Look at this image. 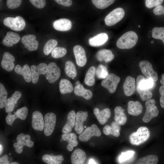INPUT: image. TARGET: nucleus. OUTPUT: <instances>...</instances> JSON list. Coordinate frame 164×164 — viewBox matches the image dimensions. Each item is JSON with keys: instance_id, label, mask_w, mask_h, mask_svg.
I'll list each match as a JSON object with an SVG mask.
<instances>
[{"instance_id": "57", "label": "nucleus", "mask_w": 164, "mask_h": 164, "mask_svg": "<svg viewBox=\"0 0 164 164\" xmlns=\"http://www.w3.org/2000/svg\"><path fill=\"white\" fill-rule=\"evenodd\" d=\"M160 82L161 84H162V85L164 86V79H161L160 80Z\"/></svg>"}, {"instance_id": "8", "label": "nucleus", "mask_w": 164, "mask_h": 164, "mask_svg": "<svg viewBox=\"0 0 164 164\" xmlns=\"http://www.w3.org/2000/svg\"><path fill=\"white\" fill-rule=\"evenodd\" d=\"M56 116L52 112L46 113L44 116V132L46 136L50 135L53 133L55 126Z\"/></svg>"}, {"instance_id": "32", "label": "nucleus", "mask_w": 164, "mask_h": 164, "mask_svg": "<svg viewBox=\"0 0 164 164\" xmlns=\"http://www.w3.org/2000/svg\"><path fill=\"white\" fill-rule=\"evenodd\" d=\"M61 137L63 140L68 142V144L67 149L69 151H72L73 149V147L76 146L78 145V142L77 139V136L74 133L63 134L62 135Z\"/></svg>"}, {"instance_id": "1", "label": "nucleus", "mask_w": 164, "mask_h": 164, "mask_svg": "<svg viewBox=\"0 0 164 164\" xmlns=\"http://www.w3.org/2000/svg\"><path fill=\"white\" fill-rule=\"evenodd\" d=\"M138 37L137 34L133 31H128L123 34L117 40L116 45L120 49H129L136 44Z\"/></svg>"}, {"instance_id": "15", "label": "nucleus", "mask_w": 164, "mask_h": 164, "mask_svg": "<svg viewBox=\"0 0 164 164\" xmlns=\"http://www.w3.org/2000/svg\"><path fill=\"white\" fill-rule=\"evenodd\" d=\"M36 36L34 34L26 35L21 39V41L25 47L29 51L36 50L38 46V42L36 39Z\"/></svg>"}, {"instance_id": "37", "label": "nucleus", "mask_w": 164, "mask_h": 164, "mask_svg": "<svg viewBox=\"0 0 164 164\" xmlns=\"http://www.w3.org/2000/svg\"><path fill=\"white\" fill-rule=\"evenodd\" d=\"M96 72V68L94 66L91 67L88 70L85 78L84 83L89 86H93L95 83L94 76Z\"/></svg>"}, {"instance_id": "25", "label": "nucleus", "mask_w": 164, "mask_h": 164, "mask_svg": "<svg viewBox=\"0 0 164 164\" xmlns=\"http://www.w3.org/2000/svg\"><path fill=\"white\" fill-rule=\"evenodd\" d=\"M76 114L74 111H70L67 115L66 123L62 128V132L63 134L70 133L75 123Z\"/></svg>"}, {"instance_id": "35", "label": "nucleus", "mask_w": 164, "mask_h": 164, "mask_svg": "<svg viewBox=\"0 0 164 164\" xmlns=\"http://www.w3.org/2000/svg\"><path fill=\"white\" fill-rule=\"evenodd\" d=\"M42 159L43 161L47 164H61L64 159L62 155H51L48 154L43 155Z\"/></svg>"}, {"instance_id": "22", "label": "nucleus", "mask_w": 164, "mask_h": 164, "mask_svg": "<svg viewBox=\"0 0 164 164\" xmlns=\"http://www.w3.org/2000/svg\"><path fill=\"white\" fill-rule=\"evenodd\" d=\"M54 28L59 31H67L72 27V24L69 19L62 18L55 21L53 24Z\"/></svg>"}, {"instance_id": "34", "label": "nucleus", "mask_w": 164, "mask_h": 164, "mask_svg": "<svg viewBox=\"0 0 164 164\" xmlns=\"http://www.w3.org/2000/svg\"><path fill=\"white\" fill-rule=\"evenodd\" d=\"M74 93L77 95L82 97L88 100L90 99L93 96V94L91 91L85 89L83 86L80 84L75 87Z\"/></svg>"}, {"instance_id": "51", "label": "nucleus", "mask_w": 164, "mask_h": 164, "mask_svg": "<svg viewBox=\"0 0 164 164\" xmlns=\"http://www.w3.org/2000/svg\"><path fill=\"white\" fill-rule=\"evenodd\" d=\"M153 12L156 15H164V6L161 5L157 6L153 9Z\"/></svg>"}, {"instance_id": "63", "label": "nucleus", "mask_w": 164, "mask_h": 164, "mask_svg": "<svg viewBox=\"0 0 164 164\" xmlns=\"http://www.w3.org/2000/svg\"><path fill=\"white\" fill-rule=\"evenodd\" d=\"M140 27H141V26H140V25H138V27L139 28H140Z\"/></svg>"}, {"instance_id": "13", "label": "nucleus", "mask_w": 164, "mask_h": 164, "mask_svg": "<svg viewBox=\"0 0 164 164\" xmlns=\"http://www.w3.org/2000/svg\"><path fill=\"white\" fill-rule=\"evenodd\" d=\"M47 65L43 63H39L37 66L32 65L31 66L32 72V81L33 84H36L40 75L46 74L47 70Z\"/></svg>"}, {"instance_id": "24", "label": "nucleus", "mask_w": 164, "mask_h": 164, "mask_svg": "<svg viewBox=\"0 0 164 164\" xmlns=\"http://www.w3.org/2000/svg\"><path fill=\"white\" fill-rule=\"evenodd\" d=\"M108 39L107 34L104 32L101 33L90 38L89 39V43L91 46H99L105 43Z\"/></svg>"}, {"instance_id": "38", "label": "nucleus", "mask_w": 164, "mask_h": 164, "mask_svg": "<svg viewBox=\"0 0 164 164\" xmlns=\"http://www.w3.org/2000/svg\"><path fill=\"white\" fill-rule=\"evenodd\" d=\"M65 72L68 77L73 79L77 75V71L75 66L73 62L67 61L65 63Z\"/></svg>"}, {"instance_id": "44", "label": "nucleus", "mask_w": 164, "mask_h": 164, "mask_svg": "<svg viewBox=\"0 0 164 164\" xmlns=\"http://www.w3.org/2000/svg\"><path fill=\"white\" fill-rule=\"evenodd\" d=\"M135 154V152L133 150L122 152L119 156V162L121 163L125 162L132 158Z\"/></svg>"}, {"instance_id": "39", "label": "nucleus", "mask_w": 164, "mask_h": 164, "mask_svg": "<svg viewBox=\"0 0 164 164\" xmlns=\"http://www.w3.org/2000/svg\"><path fill=\"white\" fill-rule=\"evenodd\" d=\"M158 157L155 155H149L141 157L135 164H157Z\"/></svg>"}, {"instance_id": "50", "label": "nucleus", "mask_w": 164, "mask_h": 164, "mask_svg": "<svg viewBox=\"0 0 164 164\" xmlns=\"http://www.w3.org/2000/svg\"><path fill=\"white\" fill-rule=\"evenodd\" d=\"M29 1L34 6L39 9L43 8L46 4L45 0H30Z\"/></svg>"}, {"instance_id": "5", "label": "nucleus", "mask_w": 164, "mask_h": 164, "mask_svg": "<svg viewBox=\"0 0 164 164\" xmlns=\"http://www.w3.org/2000/svg\"><path fill=\"white\" fill-rule=\"evenodd\" d=\"M30 136L29 135H25L21 133L16 137L17 142L13 144L15 151L18 154L21 153L24 146L31 147L33 146L34 142L30 140Z\"/></svg>"}, {"instance_id": "10", "label": "nucleus", "mask_w": 164, "mask_h": 164, "mask_svg": "<svg viewBox=\"0 0 164 164\" xmlns=\"http://www.w3.org/2000/svg\"><path fill=\"white\" fill-rule=\"evenodd\" d=\"M101 135V132L97 126L95 124L92 125L91 127H88L80 134L79 139L81 142H86L88 141L93 136L99 137Z\"/></svg>"}, {"instance_id": "46", "label": "nucleus", "mask_w": 164, "mask_h": 164, "mask_svg": "<svg viewBox=\"0 0 164 164\" xmlns=\"http://www.w3.org/2000/svg\"><path fill=\"white\" fill-rule=\"evenodd\" d=\"M67 53L66 48L63 47H56L51 52V56L55 58H58L64 56Z\"/></svg>"}, {"instance_id": "16", "label": "nucleus", "mask_w": 164, "mask_h": 164, "mask_svg": "<svg viewBox=\"0 0 164 164\" xmlns=\"http://www.w3.org/2000/svg\"><path fill=\"white\" fill-rule=\"evenodd\" d=\"M87 117V111H79L76 114L74 129L78 134H80L82 132L84 128L83 123L86 120Z\"/></svg>"}, {"instance_id": "28", "label": "nucleus", "mask_w": 164, "mask_h": 164, "mask_svg": "<svg viewBox=\"0 0 164 164\" xmlns=\"http://www.w3.org/2000/svg\"><path fill=\"white\" fill-rule=\"evenodd\" d=\"M142 106L139 101H130L128 102L127 110L130 115L138 116L142 113Z\"/></svg>"}, {"instance_id": "26", "label": "nucleus", "mask_w": 164, "mask_h": 164, "mask_svg": "<svg viewBox=\"0 0 164 164\" xmlns=\"http://www.w3.org/2000/svg\"><path fill=\"white\" fill-rule=\"evenodd\" d=\"M154 81L148 78L145 79L141 75L138 76L136 79V87L142 90H149L154 85Z\"/></svg>"}, {"instance_id": "56", "label": "nucleus", "mask_w": 164, "mask_h": 164, "mask_svg": "<svg viewBox=\"0 0 164 164\" xmlns=\"http://www.w3.org/2000/svg\"><path fill=\"white\" fill-rule=\"evenodd\" d=\"M3 150V147L2 145L1 144L0 145V155H1L2 153Z\"/></svg>"}, {"instance_id": "52", "label": "nucleus", "mask_w": 164, "mask_h": 164, "mask_svg": "<svg viewBox=\"0 0 164 164\" xmlns=\"http://www.w3.org/2000/svg\"><path fill=\"white\" fill-rule=\"evenodd\" d=\"M159 92L161 96L160 98V105L162 108H164V86L160 87Z\"/></svg>"}, {"instance_id": "55", "label": "nucleus", "mask_w": 164, "mask_h": 164, "mask_svg": "<svg viewBox=\"0 0 164 164\" xmlns=\"http://www.w3.org/2000/svg\"><path fill=\"white\" fill-rule=\"evenodd\" d=\"M89 164H97L92 159H91L89 161Z\"/></svg>"}, {"instance_id": "43", "label": "nucleus", "mask_w": 164, "mask_h": 164, "mask_svg": "<svg viewBox=\"0 0 164 164\" xmlns=\"http://www.w3.org/2000/svg\"><path fill=\"white\" fill-rule=\"evenodd\" d=\"M7 92L4 85L0 83V108L5 107L7 101Z\"/></svg>"}, {"instance_id": "61", "label": "nucleus", "mask_w": 164, "mask_h": 164, "mask_svg": "<svg viewBox=\"0 0 164 164\" xmlns=\"http://www.w3.org/2000/svg\"><path fill=\"white\" fill-rule=\"evenodd\" d=\"M84 128H87V126H84Z\"/></svg>"}, {"instance_id": "11", "label": "nucleus", "mask_w": 164, "mask_h": 164, "mask_svg": "<svg viewBox=\"0 0 164 164\" xmlns=\"http://www.w3.org/2000/svg\"><path fill=\"white\" fill-rule=\"evenodd\" d=\"M60 75V69L55 63L51 62L48 64L46 78L50 83H54L59 78Z\"/></svg>"}, {"instance_id": "47", "label": "nucleus", "mask_w": 164, "mask_h": 164, "mask_svg": "<svg viewBox=\"0 0 164 164\" xmlns=\"http://www.w3.org/2000/svg\"><path fill=\"white\" fill-rule=\"evenodd\" d=\"M136 89L142 101H147L152 97V94L149 90H142L137 87Z\"/></svg>"}, {"instance_id": "54", "label": "nucleus", "mask_w": 164, "mask_h": 164, "mask_svg": "<svg viewBox=\"0 0 164 164\" xmlns=\"http://www.w3.org/2000/svg\"><path fill=\"white\" fill-rule=\"evenodd\" d=\"M9 163L7 155H5L0 157V164H9Z\"/></svg>"}, {"instance_id": "40", "label": "nucleus", "mask_w": 164, "mask_h": 164, "mask_svg": "<svg viewBox=\"0 0 164 164\" xmlns=\"http://www.w3.org/2000/svg\"><path fill=\"white\" fill-rule=\"evenodd\" d=\"M58 44L57 41L55 39H50L48 40L45 44L43 48L44 54L48 55L52 52Z\"/></svg>"}, {"instance_id": "31", "label": "nucleus", "mask_w": 164, "mask_h": 164, "mask_svg": "<svg viewBox=\"0 0 164 164\" xmlns=\"http://www.w3.org/2000/svg\"><path fill=\"white\" fill-rule=\"evenodd\" d=\"M96 57L98 61L101 62L104 61L107 63L114 59V55L111 50L104 49L97 51Z\"/></svg>"}, {"instance_id": "14", "label": "nucleus", "mask_w": 164, "mask_h": 164, "mask_svg": "<svg viewBox=\"0 0 164 164\" xmlns=\"http://www.w3.org/2000/svg\"><path fill=\"white\" fill-rule=\"evenodd\" d=\"M73 51L77 64L79 66H84L86 63L87 57L84 48L79 45H76L73 48Z\"/></svg>"}, {"instance_id": "59", "label": "nucleus", "mask_w": 164, "mask_h": 164, "mask_svg": "<svg viewBox=\"0 0 164 164\" xmlns=\"http://www.w3.org/2000/svg\"><path fill=\"white\" fill-rule=\"evenodd\" d=\"M162 79H164V73H163L162 75Z\"/></svg>"}, {"instance_id": "27", "label": "nucleus", "mask_w": 164, "mask_h": 164, "mask_svg": "<svg viewBox=\"0 0 164 164\" xmlns=\"http://www.w3.org/2000/svg\"><path fill=\"white\" fill-rule=\"evenodd\" d=\"M87 156L85 152L80 149H76L71 156L72 164H83L86 159Z\"/></svg>"}, {"instance_id": "4", "label": "nucleus", "mask_w": 164, "mask_h": 164, "mask_svg": "<svg viewBox=\"0 0 164 164\" xmlns=\"http://www.w3.org/2000/svg\"><path fill=\"white\" fill-rule=\"evenodd\" d=\"M3 23L6 26L17 31L23 30L26 26L24 19L19 16H17L15 18L7 17L4 19Z\"/></svg>"}, {"instance_id": "21", "label": "nucleus", "mask_w": 164, "mask_h": 164, "mask_svg": "<svg viewBox=\"0 0 164 164\" xmlns=\"http://www.w3.org/2000/svg\"><path fill=\"white\" fill-rule=\"evenodd\" d=\"M135 80L134 77L131 76L126 77L123 86L125 95L130 96L134 93L135 90Z\"/></svg>"}, {"instance_id": "53", "label": "nucleus", "mask_w": 164, "mask_h": 164, "mask_svg": "<svg viewBox=\"0 0 164 164\" xmlns=\"http://www.w3.org/2000/svg\"><path fill=\"white\" fill-rule=\"evenodd\" d=\"M55 1L60 5L66 7H69L72 4L70 0H55Z\"/></svg>"}, {"instance_id": "62", "label": "nucleus", "mask_w": 164, "mask_h": 164, "mask_svg": "<svg viewBox=\"0 0 164 164\" xmlns=\"http://www.w3.org/2000/svg\"><path fill=\"white\" fill-rule=\"evenodd\" d=\"M63 140V139L62 138V139H60V141H61V142H62V140Z\"/></svg>"}, {"instance_id": "64", "label": "nucleus", "mask_w": 164, "mask_h": 164, "mask_svg": "<svg viewBox=\"0 0 164 164\" xmlns=\"http://www.w3.org/2000/svg\"><path fill=\"white\" fill-rule=\"evenodd\" d=\"M9 155H10V154H11L9 153Z\"/></svg>"}, {"instance_id": "48", "label": "nucleus", "mask_w": 164, "mask_h": 164, "mask_svg": "<svg viewBox=\"0 0 164 164\" xmlns=\"http://www.w3.org/2000/svg\"><path fill=\"white\" fill-rule=\"evenodd\" d=\"M163 0H146L145 5L148 8H152L160 5L163 1Z\"/></svg>"}, {"instance_id": "18", "label": "nucleus", "mask_w": 164, "mask_h": 164, "mask_svg": "<svg viewBox=\"0 0 164 164\" xmlns=\"http://www.w3.org/2000/svg\"><path fill=\"white\" fill-rule=\"evenodd\" d=\"M15 58L9 53L5 52L3 54L1 62V65L3 68L8 71H12L15 67L14 63Z\"/></svg>"}, {"instance_id": "12", "label": "nucleus", "mask_w": 164, "mask_h": 164, "mask_svg": "<svg viewBox=\"0 0 164 164\" xmlns=\"http://www.w3.org/2000/svg\"><path fill=\"white\" fill-rule=\"evenodd\" d=\"M28 113V109L26 106L18 109L16 112H14V114L11 112L9 113L5 118L6 123L11 126L17 118H19L22 120H25Z\"/></svg>"}, {"instance_id": "29", "label": "nucleus", "mask_w": 164, "mask_h": 164, "mask_svg": "<svg viewBox=\"0 0 164 164\" xmlns=\"http://www.w3.org/2000/svg\"><path fill=\"white\" fill-rule=\"evenodd\" d=\"M20 39L19 35L17 33L8 32L2 40L3 44L8 47H11L18 43Z\"/></svg>"}, {"instance_id": "19", "label": "nucleus", "mask_w": 164, "mask_h": 164, "mask_svg": "<svg viewBox=\"0 0 164 164\" xmlns=\"http://www.w3.org/2000/svg\"><path fill=\"white\" fill-rule=\"evenodd\" d=\"M93 112L99 122L102 125L107 122L111 115L110 110L108 108L100 111L98 108H96L94 109Z\"/></svg>"}, {"instance_id": "36", "label": "nucleus", "mask_w": 164, "mask_h": 164, "mask_svg": "<svg viewBox=\"0 0 164 164\" xmlns=\"http://www.w3.org/2000/svg\"><path fill=\"white\" fill-rule=\"evenodd\" d=\"M59 87L60 93L63 94L70 93L73 89L71 83L68 80L62 79L59 82Z\"/></svg>"}, {"instance_id": "7", "label": "nucleus", "mask_w": 164, "mask_h": 164, "mask_svg": "<svg viewBox=\"0 0 164 164\" xmlns=\"http://www.w3.org/2000/svg\"><path fill=\"white\" fill-rule=\"evenodd\" d=\"M120 80V77L114 74L111 73L101 82V85L106 88L111 93H113L116 90Z\"/></svg>"}, {"instance_id": "20", "label": "nucleus", "mask_w": 164, "mask_h": 164, "mask_svg": "<svg viewBox=\"0 0 164 164\" xmlns=\"http://www.w3.org/2000/svg\"><path fill=\"white\" fill-rule=\"evenodd\" d=\"M15 72L22 76L25 80L27 82H29L32 80V72L29 66L26 64L22 67L19 64L16 65L14 68Z\"/></svg>"}, {"instance_id": "49", "label": "nucleus", "mask_w": 164, "mask_h": 164, "mask_svg": "<svg viewBox=\"0 0 164 164\" xmlns=\"http://www.w3.org/2000/svg\"><path fill=\"white\" fill-rule=\"evenodd\" d=\"M22 1L21 0H7L6 4L9 8L14 9L16 8L19 6Z\"/></svg>"}, {"instance_id": "2", "label": "nucleus", "mask_w": 164, "mask_h": 164, "mask_svg": "<svg viewBox=\"0 0 164 164\" xmlns=\"http://www.w3.org/2000/svg\"><path fill=\"white\" fill-rule=\"evenodd\" d=\"M150 136L149 129L146 127H139L135 132L132 133L129 136L130 143L134 145L141 144L148 140Z\"/></svg>"}, {"instance_id": "30", "label": "nucleus", "mask_w": 164, "mask_h": 164, "mask_svg": "<svg viewBox=\"0 0 164 164\" xmlns=\"http://www.w3.org/2000/svg\"><path fill=\"white\" fill-rule=\"evenodd\" d=\"M121 129L120 125L115 121L113 122L111 126L105 125L103 128L104 133L106 135H112L116 137H118L120 135L119 131Z\"/></svg>"}, {"instance_id": "9", "label": "nucleus", "mask_w": 164, "mask_h": 164, "mask_svg": "<svg viewBox=\"0 0 164 164\" xmlns=\"http://www.w3.org/2000/svg\"><path fill=\"white\" fill-rule=\"evenodd\" d=\"M139 66L142 73L148 78L152 80L154 82L157 80V73L154 71L152 64L149 61H142L139 63Z\"/></svg>"}, {"instance_id": "41", "label": "nucleus", "mask_w": 164, "mask_h": 164, "mask_svg": "<svg viewBox=\"0 0 164 164\" xmlns=\"http://www.w3.org/2000/svg\"><path fill=\"white\" fill-rule=\"evenodd\" d=\"M93 4L97 8L103 9L112 4L115 1L113 0H92Z\"/></svg>"}, {"instance_id": "6", "label": "nucleus", "mask_w": 164, "mask_h": 164, "mask_svg": "<svg viewBox=\"0 0 164 164\" xmlns=\"http://www.w3.org/2000/svg\"><path fill=\"white\" fill-rule=\"evenodd\" d=\"M125 15V11L122 8H116L106 16L104 19L105 23L108 26H113L121 20Z\"/></svg>"}, {"instance_id": "3", "label": "nucleus", "mask_w": 164, "mask_h": 164, "mask_svg": "<svg viewBox=\"0 0 164 164\" xmlns=\"http://www.w3.org/2000/svg\"><path fill=\"white\" fill-rule=\"evenodd\" d=\"M155 101L153 99H150L145 103L146 110L143 117L142 120L145 123L149 122L154 118L158 116L159 111L155 105Z\"/></svg>"}, {"instance_id": "60", "label": "nucleus", "mask_w": 164, "mask_h": 164, "mask_svg": "<svg viewBox=\"0 0 164 164\" xmlns=\"http://www.w3.org/2000/svg\"><path fill=\"white\" fill-rule=\"evenodd\" d=\"M153 42H154V41H151V43H153Z\"/></svg>"}, {"instance_id": "17", "label": "nucleus", "mask_w": 164, "mask_h": 164, "mask_svg": "<svg viewBox=\"0 0 164 164\" xmlns=\"http://www.w3.org/2000/svg\"><path fill=\"white\" fill-rule=\"evenodd\" d=\"M44 121L42 113L38 111H34L32 114V125L35 130L42 131L44 128Z\"/></svg>"}, {"instance_id": "33", "label": "nucleus", "mask_w": 164, "mask_h": 164, "mask_svg": "<svg viewBox=\"0 0 164 164\" xmlns=\"http://www.w3.org/2000/svg\"><path fill=\"white\" fill-rule=\"evenodd\" d=\"M124 111V110L120 106L116 107L114 110L115 121L120 125H125L127 120Z\"/></svg>"}, {"instance_id": "45", "label": "nucleus", "mask_w": 164, "mask_h": 164, "mask_svg": "<svg viewBox=\"0 0 164 164\" xmlns=\"http://www.w3.org/2000/svg\"><path fill=\"white\" fill-rule=\"evenodd\" d=\"M96 74L99 79H105L108 75L107 67L102 65H99L96 70Z\"/></svg>"}, {"instance_id": "58", "label": "nucleus", "mask_w": 164, "mask_h": 164, "mask_svg": "<svg viewBox=\"0 0 164 164\" xmlns=\"http://www.w3.org/2000/svg\"><path fill=\"white\" fill-rule=\"evenodd\" d=\"M9 164H19V163L17 162H13Z\"/></svg>"}, {"instance_id": "42", "label": "nucleus", "mask_w": 164, "mask_h": 164, "mask_svg": "<svg viewBox=\"0 0 164 164\" xmlns=\"http://www.w3.org/2000/svg\"><path fill=\"white\" fill-rule=\"evenodd\" d=\"M152 36L153 38L161 40L164 44V27H154L152 29Z\"/></svg>"}, {"instance_id": "23", "label": "nucleus", "mask_w": 164, "mask_h": 164, "mask_svg": "<svg viewBox=\"0 0 164 164\" xmlns=\"http://www.w3.org/2000/svg\"><path fill=\"white\" fill-rule=\"evenodd\" d=\"M21 96L22 93L20 92L16 91L12 95L11 97L7 99L5 107V111L6 112L9 113L13 111L15 104Z\"/></svg>"}]
</instances>
